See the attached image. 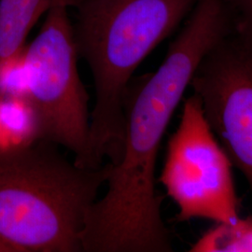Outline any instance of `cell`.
Instances as JSON below:
<instances>
[{
    "instance_id": "obj_1",
    "label": "cell",
    "mask_w": 252,
    "mask_h": 252,
    "mask_svg": "<svg viewBox=\"0 0 252 252\" xmlns=\"http://www.w3.org/2000/svg\"><path fill=\"white\" fill-rule=\"evenodd\" d=\"M232 30L222 0H197L158 69L130 82L122 155L87 214L83 252H173L155 189L157 155L199 63Z\"/></svg>"
},
{
    "instance_id": "obj_2",
    "label": "cell",
    "mask_w": 252,
    "mask_h": 252,
    "mask_svg": "<svg viewBox=\"0 0 252 252\" xmlns=\"http://www.w3.org/2000/svg\"><path fill=\"white\" fill-rule=\"evenodd\" d=\"M78 55L95 91L83 165L115 164L125 138V100L135 69L187 18L197 0H67Z\"/></svg>"
},
{
    "instance_id": "obj_3",
    "label": "cell",
    "mask_w": 252,
    "mask_h": 252,
    "mask_svg": "<svg viewBox=\"0 0 252 252\" xmlns=\"http://www.w3.org/2000/svg\"><path fill=\"white\" fill-rule=\"evenodd\" d=\"M39 139L0 151V252H83L87 214L112 164L83 167Z\"/></svg>"
},
{
    "instance_id": "obj_4",
    "label": "cell",
    "mask_w": 252,
    "mask_h": 252,
    "mask_svg": "<svg viewBox=\"0 0 252 252\" xmlns=\"http://www.w3.org/2000/svg\"><path fill=\"white\" fill-rule=\"evenodd\" d=\"M45 15L24 54L26 97L36 114L40 139L66 149L83 166L90 134L89 96L78 70L67 0H52Z\"/></svg>"
},
{
    "instance_id": "obj_5",
    "label": "cell",
    "mask_w": 252,
    "mask_h": 252,
    "mask_svg": "<svg viewBox=\"0 0 252 252\" xmlns=\"http://www.w3.org/2000/svg\"><path fill=\"white\" fill-rule=\"evenodd\" d=\"M233 163L192 94L184 102L180 125L171 135L160 181L179 207L177 220L205 219L217 223L239 218Z\"/></svg>"
},
{
    "instance_id": "obj_6",
    "label": "cell",
    "mask_w": 252,
    "mask_h": 252,
    "mask_svg": "<svg viewBox=\"0 0 252 252\" xmlns=\"http://www.w3.org/2000/svg\"><path fill=\"white\" fill-rule=\"evenodd\" d=\"M189 86L252 194V42L229 33L204 56Z\"/></svg>"
},
{
    "instance_id": "obj_7",
    "label": "cell",
    "mask_w": 252,
    "mask_h": 252,
    "mask_svg": "<svg viewBox=\"0 0 252 252\" xmlns=\"http://www.w3.org/2000/svg\"><path fill=\"white\" fill-rule=\"evenodd\" d=\"M52 0H0V66L22 56L26 41Z\"/></svg>"
},
{
    "instance_id": "obj_8",
    "label": "cell",
    "mask_w": 252,
    "mask_h": 252,
    "mask_svg": "<svg viewBox=\"0 0 252 252\" xmlns=\"http://www.w3.org/2000/svg\"><path fill=\"white\" fill-rule=\"evenodd\" d=\"M39 139L36 114L27 97L0 95V151L27 147Z\"/></svg>"
},
{
    "instance_id": "obj_9",
    "label": "cell",
    "mask_w": 252,
    "mask_h": 252,
    "mask_svg": "<svg viewBox=\"0 0 252 252\" xmlns=\"http://www.w3.org/2000/svg\"><path fill=\"white\" fill-rule=\"evenodd\" d=\"M190 252H252V217L217 223L191 246Z\"/></svg>"
},
{
    "instance_id": "obj_10",
    "label": "cell",
    "mask_w": 252,
    "mask_h": 252,
    "mask_svg": "<svg viewBox=\"0 0 252 252\" xmlns=\"http://www.w3.org/2000/svg\"><path fill=\"white\" fill-rule=\"evenodd\" d=\"M232 22L233 32L252 42V0H222Z\"/></svg>"
}]
</instances>
